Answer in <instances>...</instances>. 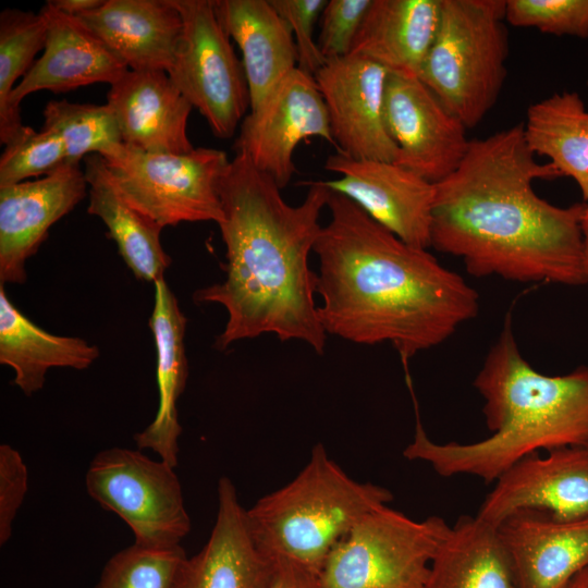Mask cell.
I'll return each mask as SVG.
<instances>
[{
  "label": "cell",
  "instance_id": "obj_30",
  "mask_svg": "<svg viewBox=\"0 0 588 588\" xmlns=\"http://www.w3.org/2000/svg\"><path fill=\"white\" fill-rule=\"evenodd\" d=\"M44 128L62 142L66 162L79 164L89 155L109 156L120 149L119 125L109 106L51 100L44 110Z\"/></svg>",
  "mask_w": 588,
  "mask_h": 588
},
{
  "label": "cell",
  "instance_id": "obj_39",
  "mask_svg": "<svg viewBox=\"0 0 588 588\" xmlns=\"http://www.w3.org/2000/svg\"><path fill=\"white\" fill-rule=\"evenodd\" d=\"M583 230V255H584V268L588 282V204L585 203V211L581 223Z\"/></svg>",
  "mask_w": 588,
  "mask_h": 588
},
{
  "label": "cell",
  "instance_id": "obj_23",
  "mask_svg": "<svg viewBox=\"0 0 588 588\" xmlns=\"http://www.w3.org/2000/svg\"><path fill=\"white\" fill-rule=\"evenodd\" d=\"M155 302L149 319L157 352L159 405L152 422L134 436L139 449L156 452L172 467L177 465L182 432L176 403L185 389L188 364L184 334L187 319L164 278L155 283Z\"/></svg>",
  "mask_w": 588,
  "mask_h": 588
},
{
  "label": "cell",
  "instance_id": "obj_2",
  "mask_svg": "<svg viewBox=\"0 0 588 588\" xmlns=\"http://www.w3.org/2000/svg\"><path fill=\"white\" fill-rule=\"evenodd\" d=\"M330 222L314 247L324 332L390 343L403 362L434 347L479 313V295L427 249L409 245L330 189Z\"/></svg>",
  "mask_w": 588,
  "mask_h": 588
},
{
  "label": "cell",
  "instance_id": "obj_36",
  "mask_svg": "<svg viewBox=\"0 0 588 588\" xmlns=\"http://www.w3.org/2000/svg\"><path fill=\"white\" fill-rule=\"evenodd\" d=\"M27 467L9 444L0 445V544L7 543L27 491Z\"/></svg>",
  "mask_w": 588,
  "mask_h": 588
},
{
  "label": "cell",
  "instance_id": "obj_40",
  "mask_svg": "<svg viewBox=\"0 0 588 588\" xmlns=\"http://www.w3.org/2000/svg\"><path fill=\"white\" fill-rule=\"evenodd\" d=\"M566 588H588V565L574 576Z\"/></svg>",
  "mask_w": 588,
  "mask_h": 588
},
{
  "label": "cell",
  "instance_id": "obj_34",
  "mask_svg": "<svg viewBox=\"0 0 588 588\" xmlns=\"http://www.w3.org/2000/svg\"><path fill=\"white\" fill-rule=\"evenodd\" d=\"M372 0H329L320 17L318 47L324 59L351 54L355 38Z\"/></svg>",
  "mask_w": 588,
  "mask_h": 588
},
{
  "label": "cell",
  "instance_id": "obj_20",
  "mask_svg": "<svg viewBox=\"0 0 588 588\" xmlns=\"http://www.w3.org/2000/svg\"><path fill=\"white\" fill-rule=\"evenodd\" d=\"M218 514L208 542L187 558L181 588H267L274 559L254 540L232 481L218 485Z\"/></svg>",
  "mask_w": 588,
  "mask_h": 588
},
{
  "label": "cell",
  "instance_id": "obj_3",
  "mask_svg": "<svg viewBox=\"0 0 588 588\" xmlns=\"http://www.w3.org/2000/svg\"><path fill=\"white\" fill-rule=\"evenodd\" d=\"M304 200L292 206L271 176L244 151L230 160L219 185L226 249L225 279L197 290L195 303H216L228 313L216 347L265 333L305 342L322 354L327 333L315 304L317 273L309 255L322 226L319 218L330 189L308 182Z\"/></svg>",
  "mask_w": 588,
  "mask_h": 588
},
{
  "label": "cell",
  "instance_id": "obj_38",
  "mask_svg": "<svg viewBox=\"0 0 588 588\" xmlns=\"http://www.w3.org/2000/svg\"><path fill=\"white\" fill-rule=\"evenodd\" d=\"M49 2L64 13L79 16L100 7L103 0H51Z\"/></svg>",
  "mask_w": 588,
  "mask_h": 588
},
{
  "label": "cell",
  "instance_id": "obj_19",
  "mask_svg": "<svg viewBox=\"0 0 588 588\" xmlns=\"http://www.w3.org/2000/svg\"><path fill=\"white\" fill-rule=\"evenodd\" d=\"M517 588H566L588 565V517L519 511L499 526Z\"/></svg>",
  "mask_w": 588,
  "mask_h": 588
},
{
  "label": "cell",
  "instance_id": "obj_35",
  "mask_svg": "<svg viewBox=\"0 0 588 588\" xmlns=\"http://www.w3.org/2000/svg\"><path fill=\"white\" fill-rule=\"evenodd\" d=\"M270 3L291 27L298 53L297 68L314 76L327 62L314 38L315 22L327 1L270 0Z\"/></svg>",
  "mask_w": 588,
  "mask_h": 588
},
{
  "label": "cell",
  "instance_id": "obj_13",
  "mask_svg": "<svg viewBox=\"0 0 588 588\" xmlns=\"http://www.w3.org/2000/svg\"><path fill=\"white\" fill-rule=\"evenodd\" d=\"M389 71L358 54L328 60L314 75L336 151L355 159L395 162L399 148L384 119Z\"/></svg>",
  "mask_w": 588,
  "mask_h": 588
},
{
  "label": "cell",
  "instance_id": "obj_4",
  "mask_svg": "<svg viewBox=\"0 0 588 588\" xmlns=\"http://www.w3.org/2000/svg\"><path fill=\"white\" fill-rule=\"evenodd\" d=\"M474 385L492 434L473 443L440 444L417 419L414 439L403 452L406 458L426 462L443 477L470 475L492 482L539 450L588 442V366L562 376L537 371L518 348L510 314Z\"/></svg>",
  "mask_w": 588,
  "mask_h": 588
},
{
  "label": "cell",
  "instance_id": "obj_31",
  "mask_svg": "<svg viewBox=\"0 0 588 588\" xmlns=\"http://www.w3.org/2000/svg\"><path fill=\"white\" fill-rule=\"evenodd\" d=\"M186 559L181 544L151 548L133 543L108 561L94 588H181Z\"/></svg>",
  "mask_w": 588,
  "mask_h": 588
},
{
  "label": "cell",
  "instance_id": "obj_37",
  "mask_svg": "<svg viewBox=\"0 0 588 588\" xmlns=\"http://www.w3.org/2000/svg\"><path fill=\"white\" fill-rule=\"evenodd\" d=\"M274 567L267 588H323L320 575L285 558H273Z\"/></svg>",
  "mask_w": 588,
  "mask_h": 588
},
{
  "label": "cell",
  "instance_id": "obj_12",
  "mask_svg": "<svg viewBox=\"0 0 588 588\" xmlns=\"http://www.w3.org/2000/svg\"><path fill=\"white\" fill-rule=\"evenodd\" d=\"M384 119L399 148L395 163L430 183L453 173L468 150L465 125L417 75L389 73Z\"/></svg>",
  "mask_w": 588,
  "mask_h": 588
},
{
  "label": "cell",
  "instance_id": "obj_14",
  "mask_svg": "<svg viewBox=\"0 0 588 588\" xmlns=\"http://www.w3.org/2000/svg\"><path fill=\"white\" fill-rule=\"evenodd\" d=\"M339 179L324 185L355 203L372 220L415 247H430L436 185L390 161L335 152L324 163Z\"/></svg>",
  "mask_w": 588,
  "mask_h": 588
},
{
  "label": "cell",
  "instance_id": "obj_21",
  "mask_svg": "<svg viewBox=\"0 0 588 588\" xmlns=\"http://www.w3.org/2000/svg\"><path fill=\"white\" fill-rule=\"evenodd\" d=\"M78 17L128 70L172 68L183 26L173 0H103Z\"/></svg>",
  "mask_w": 588,
  "mask_h": 588
},
{
  "label": "cell",
  "instance_id": "obj_8",
  "mask_svg": "<svg viewBox=\"0 0 588 588\" xmlns=\"http://www.w3.org/2000/svg\"><path fill=\"white\" fill-rule=\"evenodd\" d=\"M123 199L162 229L223 219L219 185L230 162L223 150L151 154L123 145L102 157Z\"/></svg>",
  "mask_w": 588,
  "mask_h": 588
},
{
  "label": "cell",
  "instance_id": "obj_6",
  "mask_svg": "<svg viewBox=\"0 0 588 588\" xmlns=\"http://www.w3.org/2000/svg\"><path fill=\"white\" fill-rule=\"evenodd\" d=\"M506 0H442L439 27L418 73L466 128L498 100L506 76Z\"/></svg>",
  "mask_w": 588,
  "mask_h": 588
},
{
  "label": "cell",
  "instance_id": "obj_27",
  "mask_svg": "<svg viewBox=\"0 0 588 588\" xmlns=\"http://www.w3.org/2000/svg\"><path fill=\"white\" fill-rule=\"evenodd\" d=\"M84 172L89 195L87 212L105 223L108 237L115 242L119 254L133 274L152 283L163 278L171 257L161 245L162 228L123 199L101 156H87Z\"/></svg>",
  "mask_w": 588,
  "mask_h": 588
},
{
  "label": "cell",
  "instance_id": "obj_26",
  "mask_svg": "<svg viewBox=\"0 0 588 588\" xmlns=\"http://www.w3.org/2000/svg\"><path fill=\"white\" fill-rule=\"evenodd\" d=\"M425 588H517L499 527L461 516L438 548Z\"/></svg>",
  "mask_w": 588,
  "mask_h": 588
},
{
  "label": "cell",
  "instance_id": "obj_25",
  "mask_svg": "<svg viewBox=\"0 0 588 588\" xmlns=\"http://www.w3.org/2000/svg\"><path fill=\"white\" fill-rule=\"evenodd\" d=\"M100 353L78 336L51 334L24 316L0 284V364L14 371L13 384L32 396L53 367L88 368Z\"/></svg>",
  "mask_w": 588,
  "mask_h": 588
},
{
  "label": "cell",
  "instance_id": "obj_16",
  "mask_svg": "<svg viewBox=\"0 0 588 588\" xmlns=\"http://www.w3.org/2000/svg\"><path fill=\"white\" fill-rule=\"evenodd\" d=\"M79 164L66 163L40 179L0 187V283L23 284L25 262L49 229L87 194Z\"/></svg>",
  "mask_w": 588,
  "mask_h": 588
},
{
  "label": "cell",
  "instance_id": "obj_24",
  "mask_svg": "<svg viewBox=\"0 0 588 588\" xmlns=\"http://www.w3.org/2000/svg\"><path fill=\"white\" fill-rule=\"evenodd\" d=\"M442 0H372L351 54L389 73L418 75L434 40Z\"/></svg>",
  "mask_w": 588,
  "mask_h": 588
},
{
  "label": "cell",
  "instance_id": "obj_1",
  "mask_svg": "<svg viewBox=\"0 0 588 588\" xmlns=\"http://www.w3.org/2000/svg\"><path fill=\"white\" fill-rule=\"evenodd\" d=\"M561 176L536 160L523 123L470 140L457 169L434 184L430 247L460 258L477 278L588 284L585 204L555 206L534 189L538 179Z\"/></svg>",
  "mask_w": 588,
  "mask_h": 588
},
{
  "label": "cell",
  "instance_id": "obj_5",
  "mask_svg": "<svg viewBox=\"0 0 588 588\" xmlns=\"http://www.w3.org/2000/svg\"><path fill=\"white\" fill-rule=\"evenodd\" d=\"M392 493L348 477L319 443L303 470L246 511L252 536L271 558L292 560L320 575L335 544Z\"/></svg>",
  "mask_w": 588,
  "mask_h": 588
},
{
  "label": "cell",
  "instance_id": "obj_10",
  "mask_svg": "<svg viewBox=\"0 0 588 588\" xmlns=\"http://www.w3.org/2000/svg\"><path fill=\"white\" fill-rule=\"evenodd\" d=\"M86 489L91 499L130 526L136 544L180 546L191 530L174 467L139 451L112 448L99 452L88 467Z\"/></svg>",
  "mask_w": 588,
  "mask_h": 588
},
{
  "label": "cell",
  "instance_id": "obj_29",
  "mask_svg": "<svg viewBox=\"0 0 588 588\" xmlns=\"http://www.w3.org/2000/svg\"><path fill=\"white\" fill-rule=\"evenodd\" d=\"M44 13L4 9L0 13V142L5 145L24 125L10 97L44 50L47 39Z\"/></svg>",
  "mask_w": 588,
  "mask_h": 588
},
{
  "label": "cell",
  "instance_id": "obj_7",
  "mask_svg": "<svg viewBox=\"0 0 588 588\" xmlns=\"http://www.w3.org/2000/svg\"><path fill=\"white\" fill-rule=\"evenodd\" d=\"M439 516L414 520L388 505L364 515L328 555L323 588H425L450 531Z\"/></svg>",
  "mask_w": 588,
  "mask_h": 588
},
{
  "label": "cell",
  "instance_id": "obj_32",
  "mask_svg": "<svg viewBox=\"0 0 588 588\" xmlns=\"http://www.w3.org/2000/svg\"><path fill=\"white\" fill-rule=\"evenodd\" d=\"M0 157V187L46 176L66 164L60 138L51 131L24 125L5 145Z\"/></svg>",
  "mask_w": 588,
  "mask_h": 588
},
{
  "label": "cell",
  "instance_id": "obj_33",
  "mask_svg": "<svg viewBox=\"0 0 588 588\" xmlns=\"http://www.w3.org/2000/svg\"><path fill=\"white\" fill-rule=\"evenodd\" d=\"M505 20L546 34L588 38V0H506Z\"/></svg>",
  "mask_w": 588,
  "mask_h": 588
},
{
  "label": "cell",
  "instance_id": "obj_9",
  "mask_svg": "<svg viewBox=\"0 0 588 588\" xmlns=\"http://www.w3.org/2000/svg\"><path fill=\"white\" fill-rule=\"evenodd\" d=\"M173 3L183 26L168 74L205 118L213 135L230 138L250 108L242 61L218 19L215 0H173Z\"/></svg>",
  "mask_w": 588,
  "mask_h": 588
},
{
  "label": "cell",
  "instance_id": "obj_17",
  "mask_svg": "<svg viewBox=\"0 0 588 588\" xmlns=\"http://www.w3.org/2000/svg\"><path fill=\"white\" fill-rule=\"evenodd\" d=\"M47 20L44 53L13 89L12 109L20 113L28 95L50 90H70L96 84L112 85L127 66L75 15L64 13L49 1L40 10Z\"/></svg>",
  "mask_w": 588,
  "mask_h": 588
},
{
  "label": "cell",
  "instance_id": "obj_22",
  "mask_svg": "<svg viewBox=\"0 0 588 588\" xmlns=\"http://www.w3.org/2000/svg\"><path fill=\"white\" fill-rule=\"evenodd\" d=\"M215 9L242 52L253 110L297 68L291 27L270 0H215Z\"/></svg>",
  "mask_w": 588,
  "mask_h": 588
},
{
  "label": "cell",
  "instance_id": "obj_41",
  "mask_svg": "<svg viewBox=\"0 0 588 588\" xmlns=\"http://www.w3.org/2000/svg\"><path fill=\"white\" fill-rule=\"evenodd\" d=\"M584 446H586V448L588 449V442H587L586 445H584Z\"/></svg>",
  "mask_w": 588,
  "mask_h": 588
},
{
  "label": "cell",
  "instance_id": "obj_15",
  "mask_svg": "<svg viewBox=\"0 0 588 588\" xmlns=\"http://www.w3.org/2000/svg\"><path fill=\"white\" fill-rule=\"evenodd\" d=\"M534 510L561 519L588 517V449L584 445L529 455L506 469L477 516L494 526L512 514Z\"/></svg>",
  "mask_w": 588,
  "mask_h": 588
},
{
  "label": "cell",
  "instance_id": "obj_28",
  "mask_svg": "<svg viewBox=\"0 0 588 588\" xmlns=\"http://www.w3.org/2000/svg\"><path fill=\"white\" fill-rule=\"evenodd\" d=\"M529 149L572 177L588 204V110L578 93L564 90L532 103L523 123Z\"/></svg>",
  "mask_w": 588,
  "mask_h": 588
},
{
  "label": "cell",
  "instance_id": "obj_11",
  "mask_svg": "<svg viewBox=\"0 0 588 588\" xmlns=\"http://www.w3.org/2000/svg\"><path fill=\"white\" fill-rule=\"evenodd\" d=\"M309 137L334 146L323 98L316 79L296 68L243 119L236 151L283 189L296 172L294 152Z\"/></svg>",
  "mask_w": 588,
  "mask_h": 588
},
{
  "label": "cell",
  "instance_id": "obj_18",
  "mask_svg": "<svg viewBox=\"0 0 588 588\" xmlns=\"http://www.w3.org/2000/svg\"><path fill=\"white\" fill-rule=\"evenodd\" d=\"M107 105L125 146L151 154L194 150L187 133L193 106L164 71H132L110 85Z\"/></svg>",
  "mask_w": 588,
  "mask_h": 588
}]
</instances>
